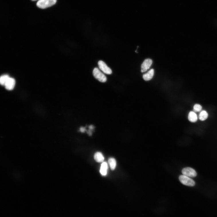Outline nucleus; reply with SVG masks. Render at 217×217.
Returning a JSON list of instances; mask_svg holds the SVG:
<instances>
[{"instance_id":"f257e3e1","label":"nucleus","mask_w":217,"mask_h":217,"mask_svg":"<svg viewBox=\"0 0 217 217\" xmlns=\"http://www.w3.org/2000/svg\"><path fill=\"white\" fill-rule=\"evenodd\" d=\"M56 1L57 0H39L37 5L40 8L44 9L54 5Z\"/></svg>"},{"instance_id":"f03ea898","label":"nucleus","mask_w":217,"mask_h":217,"mask_svg":"<svg viewBox=\"0 0 217 217\" xmlns=\"http://www.w3.org/2000/svg\"><path fill=\"white\" fill-rule=\"evenodd\" d=\"M93 74L94 77L99 81L102 83H105L107 81L106 77L98 68H96L93 69Z\"/></svg>"},{"instance_id":"7ed1b4c3","label":"nucleus","mask_w":217,"mask_h":217,"mask_svg":"<svg viewBox=\"0 0 217 217\" xmlns=\"http://www.w3.org/2000/svg\"><path fill=\"white\" fill-rule=\"evenodd\" d=\"M179 179L181 183L185 185L192 187L195 185L194 181L189 177L184 175H180Z\"/></svg>"},{"instance_id":"20e7f679","label":"nucleus","mask_w":217,"mask_h":217,"mask_svg":"<svg viewBox=\"0 0 217 217\" xmlns=\"http://www.w3.org/2000/svg\"><path fill=\"white\" fill-rule=\"evenodd\" d=\"M183 175L189 177H195L197 175V173L195 170L191 167H186L182 171Z\"/></svg>"},{"instance_id":"39448f33","label":"nucleus","mask_w":217,"mask_h":217,"mask_svg":"<svg viewBox=\"0 0 217 217\" xmlns=\"http://www.w3.org/2000/svg\"><path fill=\"white\" fill-rule=\"evenodd\" d=\"M98 64L99 69L104 73L108 75H110L112 73V70L103 61H99Z\"/></svg>"},{"instance_id":"423d86ee","label":"nucleus","mask_w":217,"mask_h":217,"mask_svg":"<svg viewBox=\"0 0 217 217\" xmlns=\"http://www.w3.org/2000/svg\"><path fill=\"white\" fill-rule=\"evenodd\" d=\"M152 63V60L149 58L145 60L141 66V72H145L149 69Z\"/></svg>"},{"instance_id":"0eeeda50","label":"nucleus","mask_w":217,"mask_h":217,"mask_svg":"<svg viewBox=\"0 0 217 217\" xmlns=\"http://www.w3.org/2000/svg\"><path fill=\"white\" fill-rule=\"evenodd\" d=\"M15 80L13 78L9 77L6 83L5 86V88L7 90H13L15 87Z\"/></svg>"},{"instance_id":"6e6552de","label":"nucleus","mask_w":217,"mask_h":217,"mask_svg":"<svg viewBox=\"0 0 217 217\" xmlns=\"http://www.w3.org/2000/svg\"><path fill=\"white\" fill-rule=\"evenodd\" d=\"M108 166L107 163L106 162H103L101 165L100 172L103 176H105L107 174Z\"/></svg>"},{"instance_id":"1a4fd4ad","label":"nucleus","mask_w":217,"mask_h":217,"mask_svg":"<svg viewBox=\"0 0 217 217\" xmlns=\"http://www.w3.org/2000/svg\"><path fill=\"white\" fill-rule=\"evenodd\" d=\"M154 74V69H151L147 73L143 75V78L146 81H149L153 78Z\"/></svg>"},{"instance_id":"9d476101","label":"nucleus","mask_w":217,"mask_h":217,"mask_svg":"<svg viewBox=\"0 0 217 217\" xmlns=\"http://www.w3.org/2000/svg\"><path fill=\"white\" fill-rule=\"evenodd\" d=\"M95 160L97 162H102L104 159V157L100 152H97L94 156Z\"/></svg>"},{"instance_id":"9b49d317","label":"nucleus","mask_w":217,"mask_h":217,"mask_svg":"<svg viewBox=\"0 0 217 217\" xmlns=\"http://www.w3.org/2000/svg\"><path fill=\"white\" fill-rule=\"evenodd\" d=\"M188 119L192 122H195L198 120L197 114L193 111H190L188 115Z\"/></svg>"},{"instance_id":"f8f14e48","label":"nucleus","mask_w":217,"mask_h":217,"mask_svg":"<svg viewBox=\"0 0 217 217\" xmlns=\"http://www.w3.org/2000/svg\"><path fill=\"white\" fill-rule=\"evenodd\" d=\"M108 163L111 169L114 171L115 169L116 166V160L114 158H110L108 160Z\"/></svg>"},{"instance_id":"ddd939ff","label":"nucleus","mask_w":217,"mask_h":217,"mask_svg":"<svg viewBox=\"0 0 217 217\" xmlns=\"http://www.w3.org/2000/svg\"><path fill=\"white\" fill-rule=\"evenodd\" d=\"M208 114L206 111L203 110L199 115V119L202 121L206 120L208 118Z\"/></svg>"},{"instance_id":"4468645a","label":"nucleus","mask_w":217,"mask_h":217,"mask_svg":"<svg viewBox=\"0 0 217 217\" xmlns=\"http://www.w3.org/2000/svg\"><path fill=\"white\" fill-rule=\"evenodd\" d=\"M9 78V77L8 75H5L2 76L1 78H0V83H1V84L2 85L5 86Z\"/></svg>"},{"instance_id":"2eb2a0df","label":"nucleus","mask_w":217,"mask_h":217,"mask_svg":"<svg viewBox=\"0 0 217 217\" xmlns=\"http://www.w3.org/2000/svg\"><path fill=\"white\" fill-rule=\"evenodd\" d=\"M193 110L196 112H199L201 111L202 109V107L201 105L199 104H196L193 107Z\"/></svg>"},{"instance_id":"dca6fc26","label":"nucleus","mask_w":217,"mask_h":217,"mask_svg":"<svg viewBox=\"0 0 217 217\" xmlns=\"http://www.w3.org/2000/svg\"><path fill=\"white\" fill-rule=\"evenodd\" d=\"M80 130L81 132L84 133L86 131V128L83 127H81Z\"/></svg>"},{"instance_id":"f3484780","label":"nucleus","mask_w":217,"mask_h":217,"mask_svg":"<svg viewBox=\"0 0 217 217\" xmlns=\"http://www.w3.org/2000/svg\"><path fill=\"white\" fill-rule=\"evenodd\" d=\"M89 130H93L94 128V126L93 125H91L89 126Z\"/></svg>"},{"instance_id":"a211bd4d","label":"nucleus","mask_w":217,"mask_h":217,"mask_svg":"<svg viewBox=\"0 0 217 217\" xmlns=\"http://www.w3.org/2000/svg\"><path fill=\"white\" fill-rule=\"evenodd\" d=\"M32 1H37V0H32Z\"/></svg>"}]
</instances>
